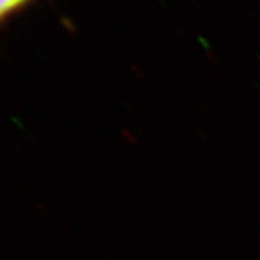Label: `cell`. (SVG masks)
Here are the masks:
<instances>
[{
  "instance_id": "obj_1",
  "label": "cell",
  "mask_w": 260,
  "mask_h": 260,
  "mask_svg": "<svg viewBox=\"0 0 260 260\" xmlns=\"http://www.w3.org/2000/svg\"><path fill=\"white\" fill-rule=\"evenodd\" d=\"M32 0H0V21L16 12Z\"/></svg>"
}]
</instances>
